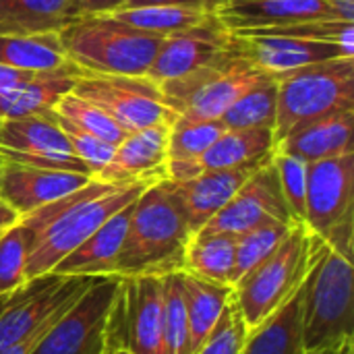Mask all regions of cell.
<instances>
[{
	"label": "cell",
	"mask_w": 354,
	"mask_h": 354,
	"mask_svg": "<svg viewBox=\"0 0 354 354\" xmlns=\"http://www.w3.org/2000/svg\"><path fill=\"white\" fill-rule=\"evenodd\" d=\"M2 164H4V160H2V156H0V166H2Z\"/></svg>",
	"instance_id": "47"
},
{
	"label": "cell",
	"mask_w": 354,
	"mask_h": 354,
	"mask_svg": "<svg viewBox=\"0 0 354 354\" xmlns=\"http://www.w3.org/2000/svg\"><path fill=\"white\" fill-rule=\"evenodd\" d=\"M232 46V31L214 15H205L197 25L164 37L149 71L147 79L156 85L178 79L199 66L209 64Z\"/></svg>",
	"instance_id": "14"
},
{
	"label": "cell",
	"mask_w": 354,
	"mask_h": 354,
	"mask_svg": "<svg viewBox=\"0 0 354 354\" xmlns=\"http://www.w3.org/2000/svg\"><path fill=\"white\" fill-rule=\"evenodd\" d=\"M54 112L58 116L66 118L68 122H73L75 127H79L81 131H85L89 135H95V137H100L102 141H106V143H110L114 147L129 135V131L122 129L114 118H110L100 106L79 97L73 91L66 93L58 102Z\"/></svg>",
	"instance_id": "34"
},
{
	"label": "cell",
	"mask_w": 354,
	"mask_h": 354,
	"mask_svg": "<svg viewBox=\"0 0 354 354\" xmlns=\"http://www.w3.org/2000/svg\"><path fill=\"white\" fill-rule=\"evenodd\" d=\"M278 108V81L276 77L259 83L243 93L222 116L226 131L243 129H274Z\"/></svg>",
	"instance_id": "30"
},
{
	"label": "cell",
	"mask_w": 354,
	"mask_h": 354,
	"mask_svg": "<svg viewBox=\"0 0 354 354\" xmlns=\"http://www.w3.org/2000/svg\"><path fill=\"white\" fill-rule=\"evenodd\" d=\"M68 62L71 60L64 56L58 33L0 35V64L4 66L27 73H46Z\"/></svg>",
	"instance_id": "29"
},
{
	"label": "cell",
	"mask_w": 354,
	"mask_h": 354,
	"mask_svg": "<svg viewBox=\"0 0 354 354\" xmlns=\"http://www.w3.org/2000/svg\"><path fill=\"white\" fill-rule=\"evenodd\" d=\"M81 73L83 68L73 62L56 71L35 73L23 87L0 97V118L8 120L25 116H54L58 102L73 91Z\"/></svg>",
	"instance_id": "23"
},
{
	"label": "cell",
	"mask_w": 354,
	"mask_h": 354,
	"mask_svg": "<svg viewBox=\"0 0 354 354\" xmlns=\"http://www.w3.org/2000/svg\"><path fill=\"white\" fill-rule=\"evenodd\" d=\"M247 332L249 330L239 311V305H236L234 297H230L212 336L199 346V351L195 354H241Z\"/></svg>",
	"instance_id": "38"
},
{
	"label": "cell",
	"mask_w": 354,
	"mask_h": 354,
	"mask_svg": "<svg viewBox=\"0 0 354 354\" xmlns=\"http://www.w3.org/2000/svg\"><path fill=\"white\" fill-rule=\"evenodd\" d=\"M0 147L25 153H73V147L54 116H25L2 120Z\"/></svg>",
	"instance_id": "28"
},
{
	"label": "cell",
	"mask_w": 354,
	"mask_h": 354,
	"mask_svg": "<svg viewBox=\"0 0 354 354\" xmlns=\"http://www.w3.org/2000/svg\"><path fill=\"white\" fill-rule=\"evenodd\" d=\"M73 93L100 106L122 129L137 131L151 124H174L176 114L166 106L160 87L147 77L100 75L83 71Z\"/></svg>",
	"instance_id": "11"
},
{
	"label": "cell",
	"mask_w": 354,
	"mask_h": 354,
	"mask_svg": "<svg viewBox=\"0 0 354 354\" xmlns=\"http://www.w3.org/2000/svg\"><path fill=\"white\" fill-rule=\"evenodd\" d=\"M270 162V160H268ZM249 164L230 170H207L187 180H166L176 197L191 234L199 232L243 187V183L263 164Z\"/></svg>",
	"instance_id": "19"
},
{
	"label": "cell",
	"mask_w": 354,
	"mask_h": 354,
	"mask_svg": "<svg viewBox=\"0 0 354 354\" xmlns=\"http://www.w3.org/2000/svg\"><path fill=\"white\" fill-rule=\"evenodd\" d=\"M81 15L79 0H0V35L60 33Z\"/></svg>",
	"instance_id": "24"
},
{
	"label": "cell",
	"mask_w": 354,
	"mask_h": 354,
	"mask_svg": "<svg viewBox=\"0 0 354 354\" xmlns=\"http://www.w3.org/2000/svg\"><path fill=\"white\" fill-rule=\"evenodd\" d=\"M153 183L110 185L91 178L85 187L21 218L33 232L27 280L48 276L73 249L87 241L106 220L133 203Z\"/></svg>",
	"instance_id": "1"
},
{
	"label": "cell",
	"mask_w": 354,
	"mask_h": 354,
	"mask_svg": "<svg viewBox=\"0 0 354 354\" xmlns=\"http://www.w3.org/2000/svg\"><path fill=\"white\" fill-rule=\"evenodd\" d=\"M226 131L220 118L203 122H178L174 120L170 139H168V160H197L212 143Z\"/></svg>",
	"instance_id": "36"
},
{
	"label": "cell",
	"mask_w": 354,
	"mask_h": 354,
	"mask_svg": "<svg viewBox=\"0 0 354 354\" xmlns=\"http://www.w3.org/2000/svg\"><path fill=\"white\" fill-rule=\"evenodd\" d=\"M164 288V354H189V322L183 292V272L162 278Z\"/></svg>",
	"instance_id": "35"
},
{
	"label": "cell",
	"mask_w": 354,
	"mask_h": 354,
	"mask_svg": "<svg viewBox=\"0 0 354 354\" xmlns=\"http://www.w3.org/2000/svg\"><path fill=\"white\" fill-rule=\"evenodd\" d=\"M19 220H21V216H19L4 199H0V234L6 232V230L12 228V226H17Z\"/></svg>",
	"instance_id": "43"
},
{
	"label": "cell",
	"mask_w": 354,
	"mask_h": 354,
	"mask_svg": "<svg viewBox=\"0 0 354 354\" xmlns=\"http://www.w3.org/2000/svg\"><path fill=\"white\" fill-rule=\"evenodd\" d=\"M93 176L4 162L0 166V199L21 218L85 187Z\"/></svg>",
	"instance_id": "17"
},
{
	"label": "cell",
	"mask_w": 354,
	"mask_h": 354,
	"mask_svg": "<svg viewBox=\"0 0 354 354\" xmlns=\"http://www.w3.org/2000/svg\"><path fill=\"white\" fill-rule=\"evenodd\" d=\"M164 288L158 276L118 278L104 344L124 354H164Z\"/></svg>",
	"instance_id": "9"
},
{
	"label": "cell",
	"mask_w": 354,
	"mask_h": 354,
	"mask_svg": "<svg viewBox=\"0 0 354 354\" xmlns=\"http://www.w3.org/2000/svg\"><path fill=\"white\" fill-rule=\"evenodd\" d=\"M56 120H58L62 133L66 135V139H68V143H71V147H73V153H75L79 160L85 162V166H87L89 172H91V176L95 178V176L110 164V160H112L116 147L110 145V143H106V141H102V139L95 137V135H89V133L81 131L79 127H75L73 122H68L66 118H62V116H58V114H56Z\"/></svg>",
	"instance_id": "39"
},
{
	"label": "cell",
	"mask_w": 354,
	"mask_h": 354,
	"mask_svg": "<svg viewBox=\"0 0 354 354\" xmlns=\"http://www.w3.org/2000/svg\"><path fill=\"white\" fill-rule=\"evenodd\" d=\"M102 354H118V353H116V351H112L110 346H106V344H104V353Z\"/></svg>",
	"instance_id": "46"
},
{
	"label": "cell",
	"mask_w": 354,
	"mask_h": 354,
	"mask_svg": "<svg viewBox=\"0 0 354 354\" xmlns=\"http://www.w3.org/2000/svg\"><path fill=\"white\" fill-rule=\"evenodd\" d=\"M311 263L313 234L305 224H295L280 247L232 286L247 330L266 322L303 286Z\"/></svg>",
	"instance_id": "7"
},
{
	"label": "cell",
	"mask_w": 354,
	"mask_h": 354,
	"mask_svg": "<svg viewBox=\"0 0 354 354\" xmlns=\"http://www.w3.org/2000/svg\"><path fill=\"white\" fill-rule=\"evenodd\" d=\"M274 166L278 172L280 189L286 199V205L297 224L305 222V203H307V168L303 160H297L286 153L274 151Z\"/></svg>",
	"instance_id": "37"
},
{
	"label": "cell",
	"mask_w": 354,
	"mask_h": 354,
	"mask_svg": "<svg viewBox=\"0 0 354 354\" xmlns=\"http://www.w3.org/2000/svg\"><path fill=\"white\" fill-rule=\"evenodd\" d=\"M274 129L224 131L197 160H168L166 180H187L207 170H230L249 164H261L274 158Z\"/></svg>",
	"instance_id": "15"
},
{
	"label": "cell",
	"mask_w": 354,
	"mask_h": 354,
	"mask_svg": "<svg viewBox=\"0 0 354 354\" xmlns=\"http://www.w3.org/2000/svg\"><path fill=\"white\" fill-rule=\"evenodd\" d=\"M268 79L270 73L239 52L232 33V46L222 56L158 87L178 122H203L220 118L243 93Z\"/></svg>",
	"instance_id": "5"
},
{
	"label": "cell",
	"mask_w": 354,
	"mask_h": 354,
	"mask_svg": "<svg viewBox=\"0 0 354 354\" xmlns=\"http://www.w3.org/2000/svg\"><path fill=\"white\" fill-rule=\"evenodd\" d=\"M216 17L232 33L307 21H338L332 0H224Z\"/></svg>",
	"instance_id": "18"
},
{
	"label": "cell",
	"mask_w": 354,
	"mask_h": 354,
	"mask_svg": "<svg viewBox=\"0 0 354 354\" xmlns=\"http://www.w3.org/2000/svg\"><path fill=\"white\" fill-rule=\"evenodd\" d=\"M35 73H27V71H17L10 66L0 64V97L23 87Z\"/></svg>",
	"instance_id": "41"
},
{
	"label": "cell",
	"mask_w": 354,
	"mask_h": 354,
	"mask_svg": "<svg viewBox=\"0 0 354 354\" xmlns=\"http://www.w3.org/2000/svg\"><path fill=\"white\" fill-rule=\"evenodd\" d=\"M303 286L266 322L247 332L241 354H305L303 344Z\"/></svg>",
	"instance_id": "25"
},
{
	"label": "cell",
	"mask_w": 354,
	"mask_h": 354,
	"mask_svg": "<svg viewBox=\"0 0 354 354\" xmlns=\"http://www.w3.org/2000/svg\"><path fill=\"white\" fill-rule=\"evenodd\" d=\"M118 278H100L50 326L29 354H95L104 346L106 319L112 309Z\"/></svg>",
	"instance_id": "12"
},
{
	"label": "cell",
	"mask_w": 354,
	"mask_h": 354,
	"mask_svg": "<svg viewBox=\"0 0 354 354\" xmlns=\"http://www.w3.org/2000/svg\"><path fill=\"white\" fill-rule=\"evenodd\" d=\"M270 222H282L288 226L297 224L282 195L274 158L259 166L201 230L239 236Z\"/></svg>",
	"instance_id": "13"
},
{
	"label": "cell",
	"mask_w": 354,
	"mask_h": 354,
	"mask_svg": "<svg viewBox=\"0 0 354 354\" xmlns=\"http://www.w3.org/2000/svg\"><path fill=\"white\" fill-rule=\"evenodd\" d=\"M0 127H2V118H0Z\"/></svg>",
	"instance_id": "48"
},
{
	"label": "cell",
	"mask_w": 354,
	"mask_h": 354,
	"mask_svg": "<svg viewBox=\"0 0 354 354\" xmlns=\"http://www.w3.org/2000/svg\"><path fill=\"white\" fill-rule=\"evenodd\" d=\"M33 243V232L21 224L0 234V297L23 288L27 280V259Z\"/></svg>",
	"instance_id": "33"
},
{
	"label": "cell",
	"mask_w": 354,
	"mask_h": 354,
	"mask_svg": "<svg viewBox=\"0 0 354 354\" xmlns=\"http://www.w3.org/2000/svg\"><path fill=\"white\" fill-rule=\"evenodd\" d=\"M276 143L301 124L354 110V56L332 58L278 75Z\"/></svg>",
	"instance_id": "6"
},
{
	"label": "cell",
	"mask_w": 354,
	"mask_h": 354,
	"mask_svg": "<svg viewBox=\"0 0 354 354\" xmlns=\"http://www.w3.org/2000/svg\"><path fill=\"white\" fill-rule=\"evenodd\" d=\"M6 301H8V295H6V297H0V311L4 309V305H6Z\"/></svg>",
	"instance_id": "45"
},
{
	"label": "cell",
	"mask_w": 354,
	"mask_h": 354,
	"mask_svg": "<svg viewBox=\"0 0 354 354\" xmlns=\"http://www.w3.org/2000/svg\"><path fill=\"white\" fill-rule=\"evenodd\" d=\"M183 292L189 322V354H195L218 326L232 297V286L214 284L183 274Z\"/></svg>",
	"instance_id": "27"
},
{
	"label": "cell",
	"mask_w": 354,
	"mask_h": 354,
	"mask_svg": "<svg viewBox=\"0 0 354 354\" xmlns=\"http://www.w3.org/2000/svg\"><path fill=\"white\" fill-rule=\"evenodd\" d=\"M135 201L122 207L120 212H116L110 220H106L87 241H83L60 263H56L52 274L83 276V278H114L116 259L127 236Z\"/></svg>",
	"instance_id": "21"
},
{
	"label": "cell",
	"mask_w": 354,
	"mask_h": 354,
	"mask_svg": "<svg viewBox=\"0 0 354 354\" xmlns=\"http://www.w3.org/2000/svg\"><path fill=\"white\" fill-rule=\"evenodd\" d=\"M183 274L234 286V236L224 232H195L185 249Z\"/></svg>",
	"instance_id": "26"
},
{
	"label": "cell",
	"mask_w": 354,
	"mask_h": 354,
	"mask_svg": "<svg viewBox=\"0 0 354 354\" xmlns=\"http://www.w3.org/2000/svg\"><path fill=\"white\" fill-rule=\"evenodd\" d=\"M118 354H124V353H118Z\"/></svg>",
	"instance_id": "49"
},
{
	"label": "cell",
	"mask_w": 354,
	"mask_h": 354,
	"mask_svg": "<svg viewBox=\"0 0 354 354\" xmlns=\"http://www.w3.org/2000/svg\"><path fill=\"white\" fill-rule=\"evenodd\" d=\"M290 228L292 226L282 222H270L234 236V284L266 261L280 247Z\"/></svg>",
	"instance_id": "32"
},
{
	"label": "cell",
	"mask_w": 354,
	"mask_h": 354,
	"mask_svg": "<svg viewBox=\"0 0 354 354\" xmlns=\"http://www.w3.org/2000/svg\"><path fill=\"white\" fill-rule=\"evenodd\" d=\"M100 278L39 276L8 295L0 311V351L54 326Z\"/></svg>",
	"instance_id": "10"
},
{
	"label": "cell",
	"mask_w": 354,
	"mask_h": 354,
	"mask_svg": "<svg viewBox=\"0 0 354 354\" xmlns=\"http://www.w3.org/2000/svg\"><path fill=\"white\" fill-rule=\"evenodd\" d=\"M354 110L334 112L315 120H309L276 143L278 153L292 156L305 164L344 156L353 147Z\"/></svg>",
	"instance_id": "22"
},
{
	"label": "cell",
	"mask_w": 354,
	"mask_h": 354,
	"mask_svg": "<svg viewBox=\"0 0 354 354\" xmlns=\"http://www.w3.org/2000/svg\"><path fill=\"white\" fill-rule=\"evenodd\" d=\"M239 52L249 58L255 66L270 73L272 77L290 73L301 66L315 62L353 56L342 46L330 41H315L292 35H239L234 33Z\"/></svg>",
	"instance_id": "20"
},
{
	"label": "cell",
	"mask_w": 354,
	"mask_h": 354,
	"mask_svg": "<svg viewBox=\"0 0 354 354\" xmlns=\"http://www.w3.org/2000/svg\"><path fill=\"white\" fill-rule=\"evenodd\" d=\"M354 353V340L353 342H346L344 346L340 348H326V351H309L305 354H351Z\"/></svg>",
	"instance_id": "44"
},
{
	"label": "cell",
	"mask_w": 354,
	"mask_h": 354,
	"mask_svg": "<svg viewBox=\"0 0 354 354\" xmlns=\"http://www.w3.org/2000/svg\"><path fill=\"white\" fill-rule=\"evenodd\" d=\"M191 236L185 214L166 180L149 185L133 205L114 278H164L183 272L185 249Z\"/></svg>",
	"instance_id": "2"
},
{
	"label": "cell",
	"mask_w": 354,
	"mask_h": 354,
	"mask_svg": "<svg viewBox=\"0 0 354 354\" xmlns=\"http://www.w3.org/2000/svg\"><path fill=\"white\" fill-rule=\"evenodd\" d=\"M353 354H354V353H353Z\"/></svg>",
	"instance_id": "50"
},
{
	"label": "cell",
	"mask_w": 354,
	"mask_h": 354,
	"mask_svg": "<svg viewBox=\"0 0 354 354\" xmlns=\"http://www.w3.org/2000/svg\"><path fill=\"white\" fill-rule=\"evenodd\" d=\"M83 15H106L124 4V0H79Z\"/></svg>",
	"instance_id": "42"
},
{
	"label": "cell",
	"mask_w": 354,
	"mask_h": 354,
	"mask_svg": "<svg viewBox=\"0 0 354 354\" xmlns=\"http://www.w3.org/2000/svg\"><path fill=\"white\" fill-rule=\"evenodd\" d=\"M354 338L353 261L313 234V263L305 278V351L340 348Z\"/></svg>",
	"instance_id": "3"
},
{
	"label": "cell",
	"mask_w": 354,
	"mask_h": 354,
	"mask_svg": "<svg viewBox=\"0 0 354 354\" xmlns=\"http://www.w3.org/2000/svg\"><path fill=\"white\" fill-rule=\"evenodd\" d=\"M64 56L83 71L145 77L164 37L124 25L110 15H81L58 33Z\"/></svg>",
	"instance_id": "4"
},
{
	"label": "cell",
	"mask_w": 354,
	"mask_h": 354,
	"mask_svg": "<svg viewBox=\"0 0 354 354\" xmlns=\"http://www.w3.org/2000/svg\"><path fill=\"white\" fill-rule=\"evenodd\" d=\"M172 124L160 122L131 131L114 149L110 164L95 176L110 185L158 183L166 178L168 139Z\"/></svg>",
	"instance_id": "16"
},
{
	"label": "cell",
	"mask_w": 354,
	"mask_h": 354,
	"mask_svg": "<svg viewBox=\"0 0 354 354\" xmlns=\"http://www.w3.org/2000/svg\"><path fill=\"white\" fill-rule=\"evenodd\" d=\"M224 0H124L120 8H137V6H176L187 10H197L203 15H214Z\"/></svg>",
	"instance_id": "40"
},
{
	"label": "cell",
	"mask_w": 354,
	"mask_h": 354,
	"mask_svg": "<svg viewBox=\"0 0 354 354\" xmlns=\"http://www.w3.org/2000/svg\"><path fill=\"white\" fill-rule=\"evenodd\" d=\"M303 224L330 249L353 261L354 151L309 164Z\"/></svg>",
	"instance_id": "8"
},
{
	"label": "cell",
	"mask_w": 354,
	"mask_h": 354,
	"mask_svg": "<svg viewBox=\"0 0 354 354\" xmlns=\"http://www.w3.org/2000/svg\"><path fill=\"white\" fill-rule=\"evenodd\" d=\"M124 25L153 33L160 37H168L172 33H178L183 29H189L197 25L205 15L197 10L176 8V6H137V8H116L112 12H106Z\"/></svg>",
	"instance_id": "31"
}]
</instances>
